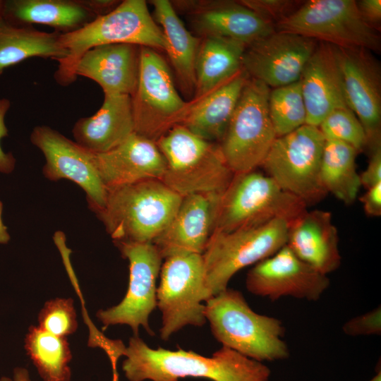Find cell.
Segmentation results:
<instances>
[{
  "instance_id": "cell-5",
  "label": "cell",
  "mask_w": 381,
  "mask_h": 381,
  "mask_svg": "<svg viewBox=\"0 0 381 381\" xmlns=\"http://www.w3.org/2000/svg\"><path fill=\"white\" fill-rule=\"evenodd\" d=\"M156 144L166 162L161 181L181 197L222 193L234 175L218 143L196 135L181 124Z\"/></svg>"
},
{
  "instance_id": "cell-9",
  "label": "cell",
  "mask_w": 381,
  "mask_h": 381,
  "mask_svg": "<svg viewBox=\"0 0 381 381\" xmlns=\"http://www.w3.org/2000/svg\"><path fill=\"white\" fill-rule=\"evenodd\" d=\"M131 97L134 132L155 142L181 124L191 104L179 94L166 61L148 47H140L138 79Z\"/></svg>"
},
{
  "instance_id": "cell-36",
  "label": "cell",
  "mask_w": 381,
  "mask_h": 381,
  "mask_svg": "<svg viewBox=\"0 0 381 381\" xmlns=\"http://www.w3.org/2000/svg\"><path fill=\"white\" fill-rule=\"evenodd\" d=\"M344 333L351 337L380 335V306L348 320L342 327Z\"/></svg>"
},
{
  "instance_id": "cell-18",
  "label": "cell",
  "mask_w": 381,
  "mask_h": 381,
  "mask_svg": "<svg viewBox=\"0 0 381 381\" xmlns=\"http://www.w3.org/2000/svg\"><path fill=\"white\" fill-rule=\"evenodd\" d=\"M222 193L183 197L173 219L152 243L163 260L177 254L202 255L213 231L217 207Z\"/></svg>"
},
{
  "instance_id": "cell-44",
  "label": "cell",
  "mask_w": 381,
  "mask_h": 381,
  "mask_svg": "<svg viewBox=\"0 0 381 381\" xmlns=\"http://www.w3.org/2000/svg\"><path fill=\"white\" fill-rule=\"evenodd\" d=\"M111 381H119V373L117 371V368H112V380Z\"/></svg>"
},
{
  "instance_id": "cell-40",
  "label": "cell",
  "mask_w": 381,
  "mask_h": 381,
  "mask_svg": "<svg viewBox=\"0 0 381 381\" xmlns=\"http://www.w3.org/2000/svg\"><path fill=\"white\" fill-rule=\"evenodd\" d=\"M365 212L370 217H380L381 214V183L367 189L361 197Z\"/></svg>"
},
{
  "instance_id": "cell-32",
  "label": "cell",
  "mask_w": 381,
  "mask_h": 381,
  "mask_svg": "<svg viewBox=\"0 0 381 381\" xmlns=\"http://www.w3.org/2000/svg\"><path fill=\"white\" fill-rule=\"evenodd\" d=\"M268 109L277 138L306 124V109L300 81L270 89Z\"/></svg>"
},
{
  "instance_id": "cell-38",
  "label": "cell",
  "mask_w": 381,
  "mask_h": 381,
  "mask_svg": "<svg viewBox=\"0 0 381 381\" xmlns=\"http://www.w3.org/2000/svg\"><path fill=\"white\" fill-rule=\"evenodd\" d=\"M359 176L361 184L366 189L381 183V147L370 152L367 168Z\"/></svg>"
},
{
  "instance_id": "cell-3",
  "label": "cell",
  "mask_w": 381,
  "mask_h": 381,
  "mask_svg": "<svg viewBox=\"0 0 381 381\" xmlns=\"http://www.w3.org/2000/svg\"><path fill=\"white\" fill-rule=\"evenodd\" d=\"M60 41L68 55L58 62L54 77L62 86L76 80V65L81 56L92 48L111 44H131L156 51L165 49L162 31L143 0L122 1L107 14L96 17L76 30L61 34Z\"/></svg>"
},
{
  "instance_id": "cell-20",
  "label": "cell",
  "mask_w": 381,
  "mask_h": 381,
  "mask_svg": "<svg viewBox=\"0 0 381 381\" xmlns=\"http://www.w3.org/2000/svg\"><path fill=\"white\" fill-rule=\"evenodd\" d=\"M194 29L202 37L216 36L246 47L275 31L273 24L238 1L186 3Z\"/></svg>"
},
{
  "instance_id": "cell-46",
  "label": "cell",
  "mask_w": 381,
  "mask_h": 381,
  "mask_svg": "<svg viewBox=\"0 0 381 381\" xmlns=\"http://www.w3.org/2000/svg\"><path fill=\"white\" fill-rule=\"evenodd\" d=\"M369 381H381V373L379 371L371 380Z\"/></svg>"
},
{
  "instance_id": "cell-7",
  "label": "cell",
  "mask_w": 381,
  "mask_h": 381,
  "mask_svg": "<svg viewBox=\"0 0 381 381\" xmlns=\"http://www.w3.org/2000/svg\"><path fill=\"white\" fill-rule=\"evenodd\" d=\"M289 223L274 219L231 232H213L202 253L208 298L228 288L241 270L272 255L286 244Z\"/></svg>"
},
{
  "instance_id": "cell-17",
  "label": "cell",
  "mask_w": 381,
  "mask_h": 381,
  "mask_svg": "<svg viewBox=\"0 0 381 381\" xmlns=\"http://www.w3.org/2000/svg\"><path fill=\"white\" fill-rule=\"evenodd\" d=\"M318 42L301 35L275 30L246 48L242 68L248 77L270 89L295 83Z\"/></svg>"
},
{
  "instance_id": "cell-29",
  "label": "cell",
  "mask_w": 381,
  "mask_h": 381,
  "mask_svg": "<svg viewBox=\"0 0 381 381\" xmlns=\"http://www.w3.org/2000/svg\"><path fill=\"white\" fill-rule=\"evenodd\" d=\"M60 32H47L32 26H15L0 20V75L10 66L31 57L65 59L68 51L60 41Z\"/></svg>"
},
{
  "instance_id": "cell-28",
  "label": "cell",
  "mask_w": 381,
  "mask_h": 381,
  "mask_svg": "<svg viewBox=\"0 0 381 381\" xmlns=\"http://www.w3.org/2000/svg\"><path fill=\"white\" fill-rule=\"evenodd\" d=\"M246 47L234 40L205 36L200 40L195 64L194 100L224 83L242 68Z\"/></svg>"
},
{
  "instance_id": "cell-6",
  "label": "cell",
  "mask_w": 381,
  "mask_h": 381,
  "mask_svg": "<svg viewBox=\"0 0 381 381\" xmlns=\"http://www.w3.org/2000/svg\"><path fill=\"white\" fill-rule=\"evenodd\" d=\"M306 210L304 202L269 176L255 170L236 174L218 202L212 233L258 226L278 219L290 224Z\"/></svg>"
},
{
  "instance_id": "cell-15",
  "label": "cell",
  "mask_w": 381,
  "mask_h": 381,
  "mask_svg": "<svg viewBox=\"0 0 381 381\" xmlns=\"http://www.w3.org/2000/svg\"><path fill=\"white\" fill-rule=\"evenodd\" d=\"M334 49L346 104L361 123L370 152L381 147L380 64L364 48Z\"/></svg>"
},
{
  "instance_id": "cell-37",
  "label": "cell",
  "mask_w": 381,
  "mask_h": 381,
  "mask_svg": "<svg viewBox=\"0 0 381 381\" xmlns=\"http://www.w3.org/2000/svg\"><path fill=\"white\" fill-rule=\"evenodd\" d=\"M11 107V102L7 98H0V141L8 135L5 124V116ZM16 159L11 152H5L0 143V173L8 174L15 169Z\"/></svg>"
},
{
  "instance_id": "cell-2",
  "label": "cell",
  "mask_w": 381,
  "mask_h": 381,
  "mask_svg": "<svg viewBox=\"0 0 381 381\" xmlns=\"http://www.w3.org/2000/svg\"><path fill=\"white\" fill-rule=\"evenodd\" d=\"M205 316L222 346L262 363L289 357L283 322L255 312L238 290L226 288L208 298Z\"/></svg>"
},
{
  "instance_id": "cell-33",
  "label": "cell",
  "mask_w": 381,
  "mask_h": 381,
  "mask_svg": "<svg viewBox=\"0 0 381 381\" xmlns=\"http://www.w3.org/2000/svg\"><path fill=\"white\" fill-rule=\"evenodd\" d=\"M318 128L325 140L341 141L358 152L366 147L363 127L349 108L334 110L323 119Z\"/></svg>"
},
{
  "instance_id": "cell-12",
  "label": "cell",
  "mask_w": 381,
  "mask_h": 381,
  "mask_svg": "<svg viewBox=\"0 0 381 381\" xmlns=\"http://www.w3.org/2000/svg\"><path fill=\"white\" fill-rule=\"evenodd\" d=\"M157 288V307L162 313L160 338L167 341L188 325L206 322L205 271L202 255L177 254L164 259Z\"/></svg>"
},
{
  "instance_id": "cell-24",
  "label": "cell",
  "mask_w": 381,
  "mask_h": 381,
  "mask_svg": "<svg viewBox=\"0 0 381 381\" xmlns=\"http://www.w3.org/2000/svg\"><path fill=\"white\" fill-rule=\"evenodd\" d=\"M72 133L75 143L93 153L115 148L134 133L131 96L104 95L97 111L78 119Z\"/></svg>"
},
{
  "instance_id": "cell-41",
  "label": "cell",
  "mask_w": 381,
  "mask_h": 381,
  "mask_svg": "<svg viewBox=\"0 0 381 381\" xmlns=\"http://www.w3.org/2000/svg\"><path fill=\"white\" fill-rule=\"evenodd\" d=\"M78 1L95 17L107 14L121 2L115 0H78Z\"/></svg>"
},
{
  "instance_id": "cell-31",
  "label": "cell",
  "mask_w": 381,
  "mask_h": 381,
  "mask_svg": "<svg viewBox=\"0 0 381 381\" xmlns=\"http://www.w3.org/2000/svg\"><path fill=\"white\" fill-rule=\"evenodd\" d=\"M25 349L44 381H71L72 355L66 337L30 326Z\"/></svg>"
},
{
  "instance_id": "cell-14",
  "label": "cell",
  "mask_w": 381,
  "mask_h": 381,
  "mask_svg": "<svg viewBox=\"0 0 381 381\" xmlns=\"http://www.w3.org/2000/svg\"><path fill=\"white\" fill-rule=\"evenodd\" d=\"M30 142L45 157L42 173L47 179L74 182L85 191L90 209L96 214L103 210L108 190L99 174L95 153L47 126H35Z\"/></svg>"
},
{
  "instance_id": "cell-42",
  "label": "cell",
  "mask_w": 381,
  "mask_h": 381,
  "mask_svg": "<svg viewBox=\"0 0 381 381\" xmlns=\"http://www.w3.org/2000/svg\"><path fill=\"white\" fill-rule=\"evenodd\" d=\"M0 381H30L28 371L26 368L17 367L13 370V379L2 377Z\"/></svg>"
},
{
  "instance_id": "cell-30",
  "label": "cell",
  "mask_w": 381,
  "mask_h": 381,
  "mask_svg": "<svg viewBox=\"0 0 381 381\" xmlns=\"http://www.w3.org/2000/svg\"><path fill=\"white\" fill-rule=\"evenodd\" d=\"M358 152L352 146L335 140H325L322 155L320 179L325 190L346 205L357 197L361 186L356 171Z\"/></svg>"
},
{
  "instance_id": "cell-34",
  "label": "cell",
  "mask_w": 381,
  "mask_h": 381,
  "mask_svg": "<svg viewBox=\"0 0 381 381\" xmlns=\"http://www.w3.org/2000/svg\"><path fill=\"white\" fill-rule=\"evenodd\" d=\"M72 298H55L45 303L38 315L39 327L54 335L66 337L78 328Z\"/></svg>"
},
{
  "instance_id": "cell-4",
  "label": "cell",
  "mask_w": 381,
  "mask_h": 381,
  "mask_svg": "<svg viewBox=\"0 0 381 381\" xmlns=\"http://www.w3.org/2000/svg\"><path fill=\"white\" fill-rule=\"evenodd\" d=\"M183 197L161 180L108 189L97 214L114 242L153 243L175 215Z\"/></svg>"
},
{
  "instance_id": "cell-43",
  "label": "cell",
  "mask_w": 381,
  "mask_h": 381,
  "mask_svg": "<svg viewBox=\"0 0 381 381\" xmlns=\"http://www.w3.org/2000/svg\"><path fill=\"white\" fill-rule=\"evenodd\" d=\"M3 203L0 200V244H6L10 241V235L7 227L4 225L2 220Z\"/></svg>"
},
{
  "instance_id": "cell-16",
  "label": "cell",
  "mask_w": 381,
  "mask_h": 381,
  "mask_svg": "<svg viewBox=\"0 0 381 381\" xmlns=\"http://www.w3.org/2000/svg\"><path fill=\"white\" fill-rule=\"evenodd\" d=\"M329 284L327 275L302 261L286 245L255 264L246 279L250 293L270 301L290 296L316 301Z\"/></svg>"
},
{
  "instance_id": "cell-26",
  "label": "cell",
  "mask_w": 381,
  "mask_h": 381,
  "mask_svg": "<svg viewBox=\"0 0 381 381\" xmlns=\"http://www.w3.org/2000/svg\"><path fill=\"white\" fill-rule=\"evenodd\" d=\"M95 18L78 0H4L3 19L15 26L42 24L65 34Z\"/></svg>"
},
{
  "instance_id": "cell-27",
  "label": "cell",
  "mask_w": 381,
  "mask_h": 381,
  "mask_svg": "<svg viewBox=\"0 0 381 381\" xmlns=\"http://www.w3.org/2000/svg\"><path fill=\"white\" fill-rule=\"evenodd\" d=\"M154 19L161 28L165 49L181 90L194 94L195 64L200 39L192 35L169 1L153 0Z\"/></svg>"
},
{
  "instance_id": "cell-22",
  "label": "cell",
  "mask_w": 381,
  "mask_h": 381,
  "mask_svg": "<svg viewBox=\"0 0 381 381\" xmlns=\"http://www.w3.org/2000/svg\"><path fill=\"white\" fill-rule=\"evenodd\" d=\"M302 261L327 275L341 261L339 234L329 212L308 210L289 224L286 244Z\"/></svg>"
},
{
  "instance_id": "cell-13",
  "label": "cell",
  "mask_w": 381,
  "mask_h": 381,
  "mask_svg": "<svg viewBox=\"0 0 381 381\" xmlns=\"http://www.w3.org/2000/svg\"><path fill=\"white\" fill-rule=\"evenodd\" d=\"M129 262V282L123 300L116 306L99 310L97 317L104 327L127 325L138 336L140 326L153 336L149 316L157 307V279L162 257L152 243L115 242Z\"/></svg>"
},
{
  "instance_id": "cell-21",
  "label": "cell",
  "mask_w": 381,
  "mask_h": 381,
  "mask_svg": "<svg viewBox=\"0 0 381 381\" xmlns=\"http://www.w3.org/2000/svg\"><path fill=\"white\" fill-rule=\"evenodd\" d=\"M299 81L306 109V124L318 127L334 110L349 108L334 46L318 42Z\"/></svg>"
},
{
  "instance_id": "cell-23",
  "label": "cell",
  "mask_w": 381,
  "mask_h": 381,
  "mask_svg": "<svg viewBox=\"0 0 381 381\" xmlns=\"http://www.w3.org/2000/svg\"><path fill=\"white\" fill-rule=\"evenodd\" d=\"M140 47L111 44L87 51L78 61L75 74L90 78L102 89L104 95L131 96L139 73Z\"/></svg>"
},
{
  "instance_id": "cell-8",
  "label": "cell",
  "mask_w": 381,
  "mask_h": 381,
  "mask_svg": "<svg viewBox=\"0 0 381 381\" xmlns=\"http://www.w3.org/2000/svg\"><path fill=\"white\" fill-rule=\"evenodd\" d=\"M270 92L265 83L248 77L218 143L234 174L260 167L277 138L269 114Z\"/></svg>"
},
{
  "instance_id": "cell-11",
  "label": "cell",
  "mask_w": 381,
  "mask_h": 381,
  "mask_svg": "<svg viewBox=\"0 0 381 381\" xmlns=\"http://www.w3.org/2000/svg\"><path fill=\"white\" fill-rule=\"evenodd\" d=\"M275 30L301 35L342 48L378 52L380 31L362 18L355 0H309L275 25Z\"/></svg>"
},
{
  "instance_id": "cell-39",
  "label": "cell",
  "mask_w": 381,
  "mask_h": 381,
  "mask_svg": "<svg viewBox=\"0 0 381 381\" xmlns=\"http://www.w3.org/2000/svg\"><path fill=\"white\" fill-rule=\"evenodd\" d=\"M356 4L363 20L368 25L380 31L381 1L359 0L356 1Z\"/></svg>"
},
{
  "instance_id": "cell-19",
  "label": "cell",
  "mask_w": 381,
  "mask_h": 381,
  "mask_svg": "<svg viewBox=\"0 0 381 381\" xmlns=\"http://www.w3.org/2000/svg\"><path fill=\"white\" fill-rule=\"evenodd\" d=\"M95 155L99 174L107 190L161 180L166 168L156 142L135 132L115 148Z\"/></svg>"
},
{
  "instance_id": "cell-45",
  "label": "cell",
  "mask_w": 381,
  "mask_h": 381,
  "mask_svg": "<svg viewBox=\"0 0 381 381\" xmlns=\"http://www.w3.org/2000/svg\"><path fill=\"white\" fill-rule=\"evenodd\" d=\"M4 0H0V20L3 19Z\"/></svg>"
},
{
  "instance_id": "cell-35",
  "label": "cell",
  "mask_w": 381,
  "mask_h": 381,
  "mask_svg": "<svg viewBox=\"0 0 381 381\" xmlns=\"http://www.w3.org/2000/svg\"><path fill=\"white\" fill-rule=\"evenodd\" d=\"M241 4L275 25L294 13L303 1L294 0H242Z\"/></svg>"
},
{
  "instance_id": "cell-25",
  "label": "cell",
  "mask_w": 381,
  "mask_h": 381,
  "mask_svg": "<svg viewBox=\"0 0 381 381\" xmlns=\"http://www.w3.org/2000/svg\"><path fill=\"white\" fill-rule=\"evenodd\" d=\"M248 75L242 69L198 99H193L181 125L210 142H220Z\"/></svg>"
},
{
  "instance_id": "cell-10",
  "label": "cell",
  "mask_w": 381,
  "mask_h": 381,
  "mask_svg": "<svg viewBox=\"0 0 381 381\" xmlns=\"http://www.w3.org/2000/svg\"><path fill=\"white\" fill-rule=\"evenodd\" d=\"M325 142L318 127L304 124L276 138L260 167L307 206L316 204L327 195L320 179Z\"/></svg>"
},
{
  "instance_id": "cell-1",
  "label": "cell",
  "mask_w": 381,
  "mask_h": 381,
  "mask_svg": "<svg viewBox=\"0 0 381 381\" xmlns=\"http://www.w3.org/2000/svg\"><path fill=\"white\" fill-rule=\"evenodd\" d=\"M123 356L126 358L122 370L129 381H179L188 377L212 381H268L271 375L262 362L224 346L205 357L180 347L176 351L152 349L133 335Z\"/></svg>"
}]
</instances>
